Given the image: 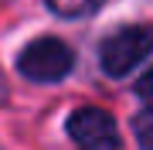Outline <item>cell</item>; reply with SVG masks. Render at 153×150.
<instances>
[{
  "label": "cell",
  "mask_w": 153,
  "mask_h": 150,
  "mask_svg": "<svg viewBox=\"0 0 153 150\" xmlns=\"http://www.w3.org/2000/svg\"><path fill=\"white\" fill-rule=\"evenodd\" d=\"M150 51H153V24H129V28H119L102 41L99 65H102L105 75L123 78L129 72H136L150 58Z\"/></svg>",
  "instance_id": "cell-1"
},
{
  "label": "cell",
  "mask_w": 153,
  "mask_h": 150,
  "mask_svg": "<svg viewBox=\"0 0 153 150\" xmlns=\"http://www.w3.org/2000/svg\"><path fill=\"white\" fill-rule=\"evenodd\" d=\"M71 65H75V55L61 38H38L17 55V72L41 85L61 82L71 72Z\"/></svg>",
  "instance_id": "cell-2"
},
{
  "label": "cell",
  "mask_w": 153,
  "mask_h": 150,
  "mask_svg": "<svg viewBox=\"0 0 153 150\" xmlns=\"http://www.w3.org/2000/svg\"><path fill=\"white\" fill-rule=\"evenodd\" d=\"M68 137L78 150H119L116 119L99 106H82L68 116Z\"/></svg>",
  "instance_id": "cell-3"
},
{
  "label": "cell",
  "mask_w": 153,
  "mask_h": 150,
  "mask_svg": "<svg viewBox=\"0 0 153 150\" xmlns=\"http://www.w3.org/2000/svg\"><path fill=\"white\" fill-rule=\"evenodd\" d=\"M44 4H48L58 17L75 21V17H88V14H95L99 7H102V0H44Z\"/></svg>",
  "instance_id": "cell-4"
},
{
  "label": "cell",
  "mask_w": 153,
  "mask_h": 150,
  "mask_svg": "<svg viewBox=\"0 0 153 150\" xmlns=\"http://www.w3.org/2000/svg\"><path fill=\"white\" fill-rule=\"evenodd\" d=\"M133 133H136V143L143 150H153V109L140 113V116L133 119Z\"/></svg>",
  "instance_id": "cell-5"
},
{
  "label": "cell",
  "mask_w": 153,
  "mask_h": 150,
  "mask_svg": "<svg viewBox=\"0 0 153 150\" xmlns=\"http://www.w3.org/2000/svg\"><path fill=\"white\" fill-rule=\"evenodd\" d=\"M136 96L146 102V109H153V68H150V72L136 82Z\"/></svg>",
  "instance_id": "cell-6"
}]
</instances>
